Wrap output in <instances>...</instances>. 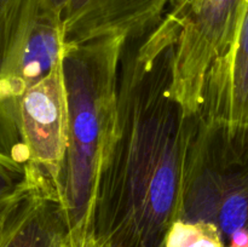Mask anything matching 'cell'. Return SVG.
Listing matches in <instances>:
<instances>
[{
	"mask_svg": "<svg viewBox=\"0 0 248 247\" xmlns=\"http://www.w3.org/2000/svg\"><path fill=\"white\" fill-rule=\"evenodd\" d=\"M198 115L203 138L217 149L248 140V0L232 46L208 73Z\"/></svg>",
	"mask_w": 248,
	"mask_h": 247,
	"instance_id": "5b68a950",
	"label": "cell"
},
{
	"mask_svg": "<svg viewBox=\"0 0 248 247\" xmlns=\"http://www.w3.org/2000/svg\"><path fill=\"white\" fill-rule=\"evenodd\" d=\"M70 237H72L73 247H107L97 236L94 229L86 230L80 234L70 232Z\"/></svg>",
	"mask_w": 248,
	"mask_h": 247,
	"instance_id": "7c38bea8",
	"label": "cell"
},
{
	"mask_svg": "<svg viewBox=\"0 0 248 247\" xmlns=\"http://www.w3.org/2000/svg\"><path fill=\"white\" fill-rule=\"evenodd\" d=\"M46 12H50L48 0H0V89L16 68L36 22Z\"/></svg>",
	"mask_w": 248,
	"mask_h": 247,
	"instance_id": "9c48e42d",
	"label": "cell"
},
{
	"mask_svg": "<svg viewBox=\"0 0 248 247\" xmlns=\"http://www.w3.org/2000/svg\"><path fill=\"white\" fill-rule=\"evenodd\" d=\"M41 182L28 166L0 152V213Z\"/></svg>",
	"mask_w": 248,
	"mask_h": 247,
	"instance_id": "30bf717a",
	"label": "cell"
},
{
	"mask_svg": "<svg viewBox=\"0 0 248 247\" xmlns=\"http://www.w3.org/2000/svg\"><path fill=\"white\" fill-rule=\"evenodd\" d=\"M69 236L62 193L41 182L9 207L0 230V247H63Z\"/></svg>",
	"mask_w": 248,
	"mask_h": 247,
	"instance_id": "ba28073f",
	"label": "cell"
},
{
	"mask_svg": "<svg viewBox=\"0 0 248 247\" xmlns=\"http://www.w3.org/2000/svg\"><path fill=\"white\" fill-rule=\"evenodd\" d=\"M22 144L29 169L62 193L68 147V97L63 57L29 87L18 104Z\"/></svg>",
	"mask_w": 248,
	"mask_h": 247,
	"instance_id": "277c9868",
	"label": "cell"
},
{
	"mask_svg": "<svg viewBox=\"0 0 248 247\" xmlns=\"http://www.w3.org/2000/svg\"><path fill=\"white\" fill-rule=\"evenodd\" d=\"M17 201V200H16ZM11 206V205H10ZM9 206V207H10ZM9 207L6 208V210L4 211V212L2 213H0V230H1V227H2V223H4V218H5V215H6V212H7V210H9Z\"/></svg>",
	"mask_w": 248,
	"mask_h": 247,
	"instance_id": "5bb4252c",
	"label": "cell"
},
{
	"mask_svg": "<svg viewBox=\"0 0 248 247\" xmlns=\"http://www.w3.org/2000/svg\"><path fill=\"white\" fill-rule=\"evenodd\" d=\"M247 0H174L179 22L173 91L188 115H198L205 82L234 41Z\"/></svg>",
	"mask_w": 248,
	"mask_h": 247,
	"instance_id": "3957f363",
	"label": "cell"
},
{
	"mask_svg": "<svg viewBox=\"0 0 248 247\" xmlns=\"http://www.w3.org/2000/svg\"><path fill=\"white\" fill-rule=\"evenodd\" d=\"M126 40L114 35L65 44L68 147L62 196L72 234L94 229L99 178L113 142L119 69Z\"/></svg>",
	"mask_w": 248,
	"mask_h": 247,
	"instance_id": "7a4b0ae2",
	"label": "cell"
},
{
	"mask_svg": "<svg viewBox=\"0 0 248 247\" xmlns=\"http://www.w3.org/2000/svg\"><path fill=\"white\" fill-rule=\"evenodd\" d=\"M68 1L69 0H48V9H50V11L55 12V14L60 15L62 17V14L64 11V7L67 6Z\"/></svg>",
	"mask_w": 248,
	"mask_h": 247,
	"instance_id": "4fadbf2b",
	"label": "cell"
},
{
	"mask_svg": "<svg viewBox=\"0 0 248 247\" xmlns=\"http://www.w3.org/2000/svg\"><path fill=\"white\" fill-rule=\"evenodd\" d=\"M179 22L161 21L127 38L120 62L115 127L102 170L94 232L107 247H164L181 219L200 138L173 91Z\"/></svg>",
	"mask_w": 248,
	"mask_h": 247,
	"instance_id": "6da1fadb",
	"label": "cell"
},
{
	"mask_svg": "<svg viewBox=\"0 0 248 247\" xmlns=\"http://www.w3.org/2000/svg\"><path fill=\"white\" fill-rule=\"evenodd\" d=\"M164 247H225V244L213 223L178 219L170 227Z\"/></svg>",
	"mask_w": 248,
	"mask_h": 247,
	"instance_id": "8fae6325",
	"label": "cell"
},
{
	"mask_svg": "<svg viewBox=\"0 0 248 247\" xmlns=\"http://www.w3.org/2000/svg\"><path fill=\"white\" fill-rule=\"evenodd\" d=\"M174 0H69L62 14L65 44L144 33L161 21Z\"/></svg>",
	"mask_w": 248,
	"mask_h": 247,
	"instance_id": "52a82bcc",
	"label": "cell"
},
{
	"mask_svg": "<svg viewBox=\"0 0 248 247\" xmlns=\"http://www.w3.org/2000/svg\"><path fill=\"white\" fill-rule=\"evenodd\" d=\"M181 219L213 223L224 244L248 230V152L225 161L199 143Z\"/></svg>",
	"mask_w": 248,
	"mask_h": 247,
	"instance_id": "8992f818",
	"label": "cell"
}]
</instances>
